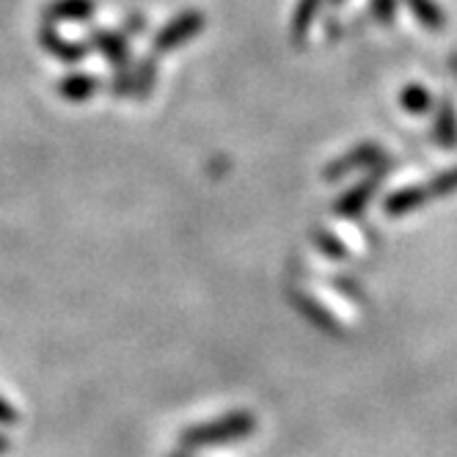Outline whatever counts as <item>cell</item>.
I'll return each instance as SVG.
<instances>
[{"label":"cell","mask_w":457,"mask_h":457,"mask_svg":"<svg viewBox=\"0 0 457 457\" xmlns=\"http://www.w3.org/2000/svg\"><path fill=\"white\" fill-rule=\"evenodd\" d=\"M253 433H256V416L251 411H232V413H223L212 421H204V424H195V428L182 430L179 444L185 452H199V449H212V446L245 441Z\"/></svg>","instance_id":"1"},{"label":"cell","mask_w":457,"mask_h":457,"mask_svg":"<svg viewBox=\"0 0 457 457\" xmlns=\"http://www.w3.org/2000/svg\"><path fill=\"white\" fill-rule=\"evenodd\" d=\"M202 28H204V17L199 12H187L179 20H174L166 30H160L157 39H154V47L157 50H177L179 45L190 42L193 37H199Z\"/></svg>","instance_id":"2"},{"label":"cell","mask_w":457,"mask_h":457,"mask_svg":"<svg viewBox=\"0 0 457 457\" xmlns=\"http://www.w3.org/2000/svg\"><path fill=\"white\" fill-rule=\"evenodd\" d=\"M94 14V0H53L45 9V22H83Z\"/></svg>","instance_id":"3"},{"label":"cell","mask_w":457,"mask_h":457,"mask_svg":"<svg viewBox=\"0 0 457 457\" xmlns=\"http://www.w3.org/2000/svg\"><path fill=\"white\" fill-rule=\"evenodd\" d=\"M39 42H42V47H45L50 55H55V58H61V61H67V63H75V61H80V58L88 53L86 45L61 39V37L55 34V28L47 25V22H45V28L39 30Z\"/></svg>","instance_id":"4"},{"label":"cell","mask_w":457,"mask_h":457,"mask_svg":"<svg viewBox=\"0 0 457 457\" xmlns=\"http://www.w3.org/2000/svg\"><path fill=\"white\" fill-rule=\"evenodd\" d=\"M428 199H430V193H428V190H421V187H405V190H397L395 195H388L386 212H391V215H403V212L419 210Z\"/></svg>","instance_id":"5"},{"label":"cell","mask_w":457,"mask_h":457,"mask_svg":"<svg viewBox=\"0 0 457 457\" xmlns=\"http://www.w3.org/2000/svg\"><path fill=\"white\" fill-rule=\"evenodd\" d=\"M58 91H61L63 100L83 103V100H88V96L96 91V83H94V78H91V75L75 72V75H70V78H63V80H61Z\"/></svg>","instance_id":"6"},{"label":"cell","mask_w":457,"mask_h":457,"mask_svg":"<svg viewBox=\"0 0 457 457\" xmlns=\"http://www.w3.org/2000/svg\"><path fill=\"white\" fill-rule=\"evenodd\" d=\"M91 45L100 47V53H105L113 63H119V58L127 55V50L121 47V37L105 34V30H103V34H94V37H91Z\"/></svg>","instance_id":"7"},{"label":"cell","mask_w":457,"mask_h":457,"mask_svg":"<svg viewBox=\"0 0 457 457\" xmlns=\"http://www.w3.org/2000/svg\"><path fill=\"white\" fill-rule=\"evenodd\" d=\"M411 9L416 12V17L421 20L424 28H441L444 14L430 4V0H411Z\"/></svg>","instance_id":"8"},{"label":"cell","mask_w":457,"mask_h":457,"mask_svg":"<svg viewBox=\"0 0 457 457\" xmlns=\"http://www.w3.org/2000/svg\"><path fill=\"white\" fill-rule=\"evenodd\" d=\"M405 108H413V111H428L430 108V94L413 86V88H405V96H403Z\"/></svg>","instance_id":"9"},{"label":"cell","mask_w":457,"mask_h":457,"mask_svg":"<svg viewBox=\"0 0 457 457\" xmlns=\"http://www.w3.org/2000/svg\"><path fill=\"white\" fill-rule=\"evenodd\" d=\"M457 190V169L454 171H446V174H441L438 179H433V185L428 187V193L430 195H449V193H454Z\"/></svg>","instance_id":"10"},{"label":"cell","mask_w":457,"mask_h":457,"mask_svg":"<svg viewBox=\"0 0 457 457\" xmlns=\"http://www.w3.org/2000/svg\"><path fill=\"white\" fill-rule=\"evenodd\" d=\"M20 419L17 408H12L4 397H0V424H14Z\"/></svg>","instance_id":"11"},{"label":"cell","mask_w":457,"mask_h":457,"mask_svg":"<svg viewBox=\"0 0 457 457\" xmlns=\"http://www.w3.org/2000/svg\"><path fill=\"white\" fill-rule=\"evenodd\" d=\"M4 452H9V438L0 436V454H4Z\"/></svg>","instance_id":"12"},{"label":"cell","mask_w":457,"mask_h":457,"mask_svg":"<svg viewBox=\"0 0 457 457\" xmlns=\"http://www.w3.org/2000/svg\"><path fill=\"white\" fill-rule=\"evenodd\" d=\"M169 457H193V452H185V449H179V452H174V454H169Z\"/></svg>","instance_id":"13"}]
</instances>
